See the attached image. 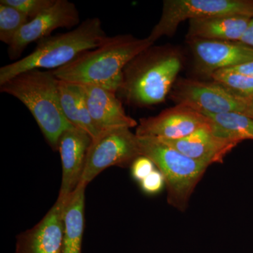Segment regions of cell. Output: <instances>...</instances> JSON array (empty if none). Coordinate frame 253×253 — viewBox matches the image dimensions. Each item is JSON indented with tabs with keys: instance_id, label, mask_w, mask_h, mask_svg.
<instances>
[{
	"instance_id": "obj_1",
	"label": "cell",
	"mask_w": 253,
	"mask_h": 253,
	"mask_svg": "<svg viewBox=\"0 0 253 253\" xmlns=\"http://www.w3.org/2000/svg\"><path fill=\"white\" fill-rule=\"evenodd\" d=\"M154 44L148 38L139 39L131 35L108 36L102 44L82 53L53 73L59 81L94 84L117 93L126 65Z\"/></svg>"
},
{
	"instance_id": "obj_2",
	"label": "cell",
	"mask_w": 253,
	"mask_h": 253,
	"mask_svg": "<svg viewBox=\"0 0 253 253\" xmlns=\"http://www.w3.org/2000/svg\"><path fill=\"white\" fill-rule=\"evenodd\" d=\"M181 68L178 53L169 48L150 46L123 70L117 96L136 107H149L166 100Z\"/></svg>"
},
{
	"instance_id": "obj_3",
	"label": "cell",
	"mask_w": 253,
	"mask_h": 253,
	"mask_svg": "<svg viewBox=\"0 0 253 253\" xmlns=\"http://www.w3.org/2000/svg\"><path fill=\"white\" fill-rule=\"evenodd\" d=\"M0 91L22 102L36 120L46 142L59 151L60 137L74 126L61 109L59 80L53 71L33 69L20 73L0 85Z\"/></svg>"
},
{
	"instance_id": "obj_4",
	"label": "cell",
	"mask_w": 253,
	"mask_h": 253,
	"mask_svg": "<svg viewBox=\"0 0 253 253\" xmlns=\"http://www.w3.org/2000/svg\"><path fill=\"white\" fill-rule=\"evenodd\" d=\"M107 38L100 18H86L72 31L43 38L31 54L1 67L0 85L30 70L63 67L82 53L98 47Z\"/></svg>"
},
{
	"instance_id": "obj_5",
	"label": "cell",
	"mask_w": 253,
	"mask_h": 253,
	"mask_svg": "<svg viewBox=\"0 0 253 253\" xmlns=\"http://www.w3.org/2000/svg\"><path fill=\"white\" fill-rule=\"evenodd\" d=\"M137 137L141 156L149 158L164 176L168 204L185 212L209 166L187 157L157 138Z\"/></svg>"
},
{
	"instance_id": "obj_6",
	"label": "cell",
	"mask_w": 253,
	"mask_h": 253,
	"mask_svg": "<svg viewBox=\"0 0 253 253\" xmlns=\"http://www.w3.org/2000/svg\"><path fill=\"white\" fill-rule=\"evenodd\" d=\"M223 16L253 18L252 0H165L162 14L148 38L155 43L163 36L172 37L186 20Z\"/></svg>"
},
{
	"instance_id": "obj_7",
	"label": "cell",
	"mask_w": 253,
	"mask_h": 253,
	"mask_svg": "<svg viewBox=\"0 0 253 253\" xmlns=\"http://www.w3.org/2000/svg\"><path fill=\"white\" fill-rule=\"evenodd\" d=\"M141 156L137 136L129 128L101 131L91 140L81 183L87 186L107 168L131 166Z\"/></svg>"
},
{
	"instance_id": "obj_8",
	"label": "cell",
	"mask_w": 253,
	"mask_h": 253,
	"mask_svg": "<svg viewBox=\"0 0 253 253\" xmlns=\"http://www.w3.org/2000/svg\"><path fill=\"white\" fill-rule=\"evenodd\" d=\"M169 96L176 105L188 106L201 113H244L246 109V99L216 82L179 80L174 83Z\"/></svg>"
},
{
	"instance_id": "obj_9",
	"label": "cell",
	"mask_w": 253,
	"mask_h": 253,
	"mask_svg": "<svg viewBox=\"0 0 253 253\" xmlns=\"http://www.w3.org/2000/svg\"><path fill=\"white\" fill-rule=\"evenodd\" d=\"M79 23L80 14L76 5L68 0H56L49 9L30 20L20 30L14 41L8 46V56L16 61L31 43L51 36L55 30L70 29L78 26Z\"/></svg>"
},
{
	"instance_id": "obj_10",
	"label": "cell",
	"mask_w": 253,
	"mask_h": 253,
	"mask_svg": "<svg viewBox=\"0 0 253 253\" xmlns=\"http://www.w3.org/2000/svg\"><path fill=\"white\" fill-rule=\"evenodd\" d=\"M209 125V119L203 113L188 106L176 105L157 116L141 118L135 134L162 140H176Z\"/></svg>"
},
{
	"instance_id": "obj_11",
	"label": "cell",
	"mask_w": 253,
	"mask_h": 253,
	"mask_svg": "<svg viewBox=\"0 0 253 253\" xmlns=\"http://www.w3.org/2000/svg\"><path fill=\"white\" fill-rule=\"evenodd\" d=\"M196 68L206 76L253 61V48L239 41L188 40Z\"/></svg>"
},
{
	"instance_id": "obj_12",
	"label": "cell",
	"mask_w": 253,
	"mask_h": 253,
	"mask_svg": "<svg viewBox=\"0 0 253 253\" xmlns=\"http://www.w3.org/2000/svg\"><path fill=\"white\" fill-rule=\"evenodd\" d=\"M66 199L58 197L38 224L18 234L14 253H63V211Z\"/></svg>"
},
{
	"instance_id": "obj_13",
	"label": "cell",
	"mask_w": 253,
	"mask_h": 253,
	"mask_svg": "<svg viewBox=\"0 0 253 253\" xmlns=\"http://www.w3.org/2000/svg\"><path fill=\"white\" fill-rule=\"evenodd\" d=\"M91 140L92 138L88 133L76 127L64 131L60 137L62 179L58 197L66 199L81 184Z\"/></svg>"
},
{
	"instance_id": "obj_14",
	"label": "cell",
	"mask_w": 253,
	"mask_h": 253,
	"mask_svg": "<svg viewBox=\"0 0 253 253\" xmlns=\"http://www.w3.org/2000/svg\"><path fill=\"white\" fill-rule=\"evenodd\" d=\"M95 127L101 132L115 128L136 127L138 123L125 111L115 91L94 84H81Z\"/></svg>"
},
{
	"instance_id": "obj_15",
	"label": "cell",
	"mask_w": 253,
	"mask_h": 253,
	"mask_svg": "<svg viewBox=\"0 0 253 253\" xmlns=\"http://www.w3.org/2000/svg\"><path fill=\"white\" fill-rule=\"evenodd\" d=\"M160 140L187 157L208 166L224 162L226 156L239 144L216 136L210 125L182 139Z\"/></svg>"
},
{
	"instance_id": "obj_16",
	"label": "cell",
	"mask_w": 253,
	"mask_h": 253,
	"mask_svg": "<svg viewBox=\"0 0 253 253\" xmlns=\"http://www.w3.org/2000/svg\"><path fill=\"white\" fill-rule=\"evenodd\" d=\"M251 18L241 16H223L189 21L188 40L240 41Z\"/></svg>"
},
{
	"instance_id": "obj_17",
	"label": "cell",
	"mask_w": 253,
	"mask_h": 253,
	"mask_svg": "<svg viewBox=\"0 0 253 253\" xmlns=\"http://www.w3.org/2000/svg\"><path fill=\"white\" fill-rule=\"evenodd\" d=\"M86 184L81 183L66 198L63 211V253H82Z\"/></svg>"
},
{
	"instance_id": "obj_18",
	"label": "cell",
	"mask_w": 253,
	"mask_h": 253,
	"mask_svg": "<svg viewBox=\"0 0 253 253\" xmlns=\"http://www.w3.org/2000/svg\"><path fill=\"white\" fill-rule=\"evenodd\" d=\"M61 109L68 122L94 139L100 134L91 121L81 84L59 81Z\"/></svg>"
},
{
	"instance_id": "obj_19",
	"label": "cell",
	"mask_w": 253,
	"mask_h": 253,
	"mask_svg": "<svg viewBox=\"0 0 253 253\" xmlns=\"http://www.w3.org/2000/svg\"><path fill=\"white\" fill-rule=\"evenodd\" d=\"M203 114L209 119L210 126L216 136L238 143L246 139L253 140V118L244 113H204Z\"/></svg>"
},
{
	"instance_id": "obj_20",
	"label": "cell",
	"mask_w": 253,
	"mask_h": 253,
	"mask_svg": "<svg viewBox=\"0 0 253 253\" xmlns=\"http://www.w3.org/2000/svg\"><path fill=\"white\" fill-rule=\"evenodd\" d=\"M30 21L21 11L0 2V41L9 46L16 35Z\"/></svg>"
},
{
	"instance_id": "obj_21",
	"label": "cell",
	"mask_w": 253,
	"mask_h": 253,
	"mask_svg": "<svg viewBox=\"0 0 253 253\" xmlns=\"http://www.w3.org/2000/svg\"><path fill=\"white\" fill-rule=\"evenodd\" d=\"M214 82L225 86L233 93L247 99L253 96V78L229 69L220 70L213 73Z\"/></svg>"
},
{
	"instance_id": "obj_22",
	"label": "cell",
	"mask_w": 253,
	"mask_h": 253,
	"mask_svg": "<svg viewBox=\"0 0 253 253\" xmlns=\"http://www.w3.org/2000/svg\"><path fill=\"white\" fill-rule=\"evenodd\" d=\"M56 0H1L26 15L30 20L38 17L55 4Z\"/></svg>"
},
{
	"instance_id": "obj_23",
	"label": "cell",
	"mask_w": 253,
	"mask_h": 253,
	"mask_svg": "<svg viewBox=\"0 0 253 253\" xmlns=\"http://www.w3.org/2000/svg\"><path fill=\"white\" fill-rule=\"evenodd\" d=\"M144 194L153 196L159 194L166 186L164 176L156 168L149 176L139 182Z\"/></svg>"
},
{
	"instance_id": "obj_24",
	"label": "cell",
	"mask_w": 253,
	"mask_h": 253,
	"mask_svg": "<svg viewBox=\"0 0 253 253\" xmlns=\"http://www.w3.org/2000/svg\"><path fill=\"white\" fill-rule=\"evenodd\" d=\"M131 175L134 180L142 181L156 169L154 163L146 156H141L136 158L131 166Z\"/></svg>"
},
{
	"instance_id": "obj_25",
	"label": "cell",
	"mask_w": 253,
	"mask_h": 253,
	"mask_svg": "<svg viewBox=\"0 0 253 253\" xmlns=\"http://www.w3.org/2000/svg\"><path fill=\"white\" fill-rule=\"evenodd\" d=\"M227 69L253 78V61Z\"/></svg>"
},
{
	"instance_id": "obj_26",
	"label": "cell",
	"mask_w": 253,
	"mask_h": 253,
	"mask_svg": "<svg viewBox=\"0 0 253 253\" xmlns=\"http://www.w3.org/2000/svg\"><path fill=\"white\" fill-rule=\"evenodd\" d=\"M239 42L253 48V18H251L247 29Z\"/></svg>"
},
{
	"instance_id": "obj_27",
	"label": "cell",
	"mask_w": 253,
	"mask_h": 253,
	"mask_svg": "<svg viewBox=\"0 0 253 253\" xmlns=\"http://www.w3.org/2000/svg\"><path fill=\"white\" fill-rule=\"evenodd\" d=\"M244 114L253 118V96L246 99V109Z\"/></svg>"
}]
</instances>
